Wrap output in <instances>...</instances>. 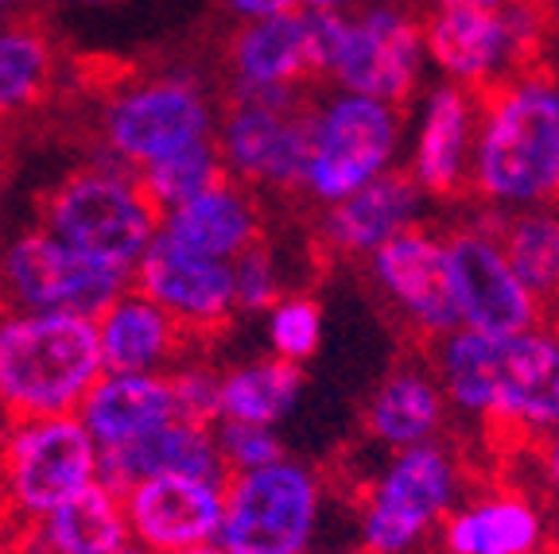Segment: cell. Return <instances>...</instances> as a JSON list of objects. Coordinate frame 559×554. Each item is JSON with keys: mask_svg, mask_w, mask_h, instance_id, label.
<instances>
[{"mask_svg": "<svg viewBox=\"0 0 559 554\" xmlns=\"http://www.w3.org/2000/svg\"><path fill=\"white\" fill-rule=\"evenodd\" d=\"M431 373L451 416L533 446L559 431V329L551 322L506 338L454 329L436 341Z\"/></svg>", "mask_w": 559, "mask_h": 554, "instance_id": "cell-1", "label": "cell"}, {"mask_svg": "<svg viewBox=\"0 0 559 554\" xmlns=\"http://www.w3.org/2000/svg\"><path fill=\"white\" fill-rule=\"evenodd\" d=\"M466 194L489 214L559 202V70L533 67L478 97Z\"/></svg>", "mask_w": 559, "mask_h": 554, "instance_id": "cell-2", "label": "cell"}, {"mask_svg": "<svg viewBox=\"0 0 559 554\" xmlns=\"http://www.w3.org/2000/svg\"><path fill=\"white\" fill-rule=\"evenodd\" d=\"M97 329L79 314H0V419L79 416L102 381Z\"/></svg>", "mask_w": 559, "mask_h": 554, "instance_id": "cell-3", "label": "cell"}, {"mask_svg": "<svg viewBox=\"0 0 559 554\" xmlns=\"http://www.w3.org/2000/svg\"><path fill=\"white\" fill-rule=\"evenodd\" d=\"M428 70L439 82L489 94L513 74L551 62L544 0H506L501 9H431L419 16Z\"/></svg>", "mask_w": 559, "mask_h": 554, "instance_id": "cell-4", "label": "cell"}, {"mask_svg": "<svg viewBox=\"0 0 559 554\" xmlns=\"http://www.w3.org/2000/svg\"><path fill=\"white\" fill-rule=\"evenodd\" d=\"M39 217L67 249L129 276L159 233V209L140 191L136 171L109 156L55 182L39 198Z\"/></svg>", "mask_w": 559, "mask_h": 554, "instance_id": "cell-5", "label": "cell"}, {"mask_svg": "<svg viewBox=\"0 0 559 554\" xmlns=\"http://www.w3.org/2000/svg\"><path fill=\"white\" fill-rule=\"evenodd\" d=\"M466 496V461L447 438L393 450L361 501V554H412Z\"/></svg>", "mask_w": 559, "mask_h": 554, "instance_id": "cell-6", "label": "cell"}, {"mask_svg": "<svg viewBox=\"0 0 559 554\" xmlns=\"http://www.w3.org/2000/svg\"><path fill=\"white\" fill-rule=\"evenodd\" d=\"M401 147L404 109L342 89L314 97L299 194L314 206H334L358 186L393 171Z\"/></svg>", "mask_w": 559, "mask_h": 554, "instance_id": "cell-7", "label": "cell"}, {"mask_svg": "<svg viewBox=\"0 0 559 554\" xmlns=\"http://www.w3.org/2000/svg\"><path fill=\"white\" fill-rule=\"evenodd\" d=\"M97 442L79 416L24 419L0 431V523L20 535L97 481Z\"/></svg>", "mask_w": 559, "mask_h": 554, "instance_id": "cell-8", "label": "cell"}, {"mask_svg": "<svg viewBox=\"0 0 559 554\" xmlns=\"http://www.w3.org/2000/svg\"><path fill=\"white\" fill-rule=\"evenodd\" d=\"M307 86L292 89H234L222 124H214L222 167L249 191L296 194L307 164Z\"/></svg>", "mask_w": 559, "mask_h": 554, "instance_id": "cell-9", "label": "cell"}, {"mask_svg": "<svg viewBox=\"0 0 559 554\" xmlns=\"http://www.w3.org/2000/svg\"><path fill=\"white\" fill-rule=\"evenodd\" d=\"M323 511V477L288 454L229 473L222 485L218 543L229 554H304Z\"/></svg>", "mask_w": 559, "mask_h": 554, "instance_id": "cell-10", "label": "cell"}, {"mask_svg": "<svg viewBox=\"0 0 559 554\" xmlns=\"http://www.w3.org/2000/svg\"><path fill=\"white\" fill-rule=\"evenodd\" d=\"M428 79V51L419 16L401 0L358 4L342 16L326 82L342 94L408 109Z\"/></svg>", "mask_w": 559, "mask_h": 554, "instance_id": "cell-11", "label": "cell"}, {"mask_svg": "<svg viewBox=\"0 0 559 554\" xmlns=\"http://www.w3.org/2000/svg\"><path fill=\"white\" fill-rule=\"evenodd\" d=\"M132 276L67 249L47 229H27L0 249V314H79L94 322Z\"/></svg>", "mask_w": 559, "mask_h": 554, "instance_id": "cell-12", "label": "cell"}, {"mask_svg": "<svg viewBox=\"0 0 559 554\" xmlns=\"http://www.w3.org/2000/svg\"><path fill=\"white\" fill-rule=\"evenodd\" d=\"M97 132L105 156L136 171L179 147L214 140V105L194 74L175 70L117 89L105 101Z\"/></svg>", "mask_w": 559, "mask_h": 554, "instance_id": "cell-13", "label": "cell"}, {"mask_svg": "<svg viewBox=\"0 0 559 554\" xmlns=\"http://www.w3.org/2000/svg\"><path fill=\"white\" fill-rule=\"evenodd\" d=\"M498 214L481 209V217H471L463 226L443 233L447 261H451V284H454V306H459V329L486 334V338H506L521 334L540 322H548V311L513 264L506 261L498 237Z\"/></svg>", "mask_w": 559, "mask_h": 554, "instance_id": "cell-14", "label": "cell"}, {"mask_svg": "<svg viewBox=\"0 0 559 554\" xmlns=\"http://www.w3.org/2000/svg\"><path fill=\"white\" fill-rule=\"evenodd\" d=\"M369 284L384 303L404 318V326L424 341H439L459 329L451 261L443 233L431 226H412L366 256Z\"/></svg>", "mask_w": 559, "mask_h": 554, "instance_id": "cell-15", "label": "cell"}, {"mask_svg": "<svg viewBox=\"0 0 559 554\" xmlns=\"http://www.w3.org/2000/svg\"><path fill=\"white\" fill-rule=\"evenodd\" d=\"M132 291L159 306L171 322H179L187 338H214L237 314L234 276L226 261H210L171 244L164 233L152 237L144 256L132 268Z\"/></svg>", "mask_w": 559, "mask_h": 554, "instance_id": "cell-16", "label": "cell"}, {"mask_svg": "<svg viewBox=\"0 0 559 554\" xmlns=\"http://www.w3.org/2000/svg\"><path fill=\"white\" fill-rule=\"evenodd\" d=\"M408 140V179L424 198H459L471 182L474 129H478V94L451 82H436L416 97Z\"/></svg>", "mask_w": 559, "mask_h": 554, "instance_id": "cell-17", "label": "cell"}, {"mask_svg": "<svg viewBox=\"0 0 559 554\" xmlns=\"http://www.w3.org/2000/svg\"><path fill=\"white\" fill-rule=\"evenodd\" d=\"M129 543L148 554H175L199 543H218L222 481L159 473L121 493Z\"/></svg>", "mask_w": 559, "mask_h": 554, "instance_id": "cell-18", "label": "cell"}, {"mask_svg": "<svg viewBox=\"0 0 559 554\" xmlns=\"http://www.w3.org/2000/svg\"><path fill=\"white\" fill-rule=\"evenodd\" d=\"M424 191L408 179L404 167L384 171L381 179L366 182L334 206L319 214V244L346 261H366L384 241L424 221Z\"/></svg>", "mask_w": 559, "mask_h": 554, "instance_id": "cell-19", "label": "cell"}, {"mask_svg": "<svg viewBox=\"0 0 559 554\" xmlns=\"http://www.w3.org/2000/svg\"><path fill=\"white\" fill-rule=\"evenodd\" d=\"M548 511L524 489L466 493L439 523L443 554H544L548 551Z\"/></svg>", "mask_w": 559, "mask_h": 554, "instance_id": "cell-20", "label": "cell"}, {"mask_svg": "<svg viewBox=\"0 0 559 554\" xmlns=\"http://www.w3.org/2000/svg\"><path fill=\"white\" fill-rule=\"evenodd\" d=\"M229 79L234 89H292L323 79L311 12L296 9L241 24L229 44Z\"/></svg>", "mask_w": 559, "mask_h": 554, "instance_id": "cell-21", "label": "cell"}, {"mask_svg": "<svg viewBox=\"0 0 559 554\" xmlns=\"http://www.w3.org/2000/svg\"><path fill=\"white\" fill-rule=\"evenodd\" d=\"M159 473L202 477V481H222L226 485L229 473L222 466L214 426L171 419V423L140 434V438L109 446L97 458V481L117 489V493H124V489L144 481V477H159Z\"/></svg>", "mask_w": 559, "mask_h": 554, "instance_id": "cell-22", "label": "cell"}, {"mask_svg": "<svg viewBox=\"0 0 559 554\" xmlns=\"http://www.w3.org/2000/svg\"><path fill=\"white\" fill-rule=\"evenodd\" d=\"M105 373H171L191 357L194 341L140 291L117 294L94 318Z\"/></svg>", "mask_w": 559, "mask_h": 554, "instance_id": "cell-23", "label": "cell"}, {"mask_svg": "<svg viewBox=\"0 0 559 554\" xmlns=\"http://www.w3.org/2000/svg\"><path fill=\"white\" fill-rule=\"evenodd\" d=\"M261 206H257L253 191L234 182L226 174L222 182L206 186L183 206L159 214V233L179 249L194 252V256H210V261H234L237 252L261 241Z\"/></svg>", "mask_w": 559, "mask_h": 554, "instance_id": "cell-24", "label": "cell"}, {"mask_svg": "<svg viewBox=\"0 0 559 554\" xmlns=\"http://www.w3.org/2000/svg\"><path fill=\"white\" fill-rule=\"evenodd\" d=\"M451 423L443 388L424 364H401L373 388L366 404V434L384 450H408L443 438Z\"/></svg>", "mask_w": 559, "mask_h": 554, "instance_id": "cell-25", "label": "cell"}, {"mask_svg": "<svg viewBox=\"0 0 559 554\" xmlns=\"http://www.w3.org/2000/svg\"><path fill=\"white\" fill-rule=\"evenodd\" d=\"M79 419L97 450H109L179 416L167 373H102V381L82 399Z\"/></svg>", "mask_w": 559, "mask_h": 554, "instance_id": "cell-26", "label": "cell"}, {"mask_svg": "<svg viewBox=\"0 0 559 554\" xmlns=\"http://www.w3.org/2000/svg\"><path fill=\"white\" fill-rule=\"evenodd\" d=\"M129 543L121 493L102 481L16 535L20 554H114Z\"/></svg>", "mask_w": 559, "mask_h": 554, "instance_id": "cell-27", "label": "cell"}, {"mask_svg": "<svg viewBox=\"0 0 559 554\" xmlns=\"http://www.w3.org/2000/svg\"><path fill=\"white\" fill-rule=\"evenodd\" d=\"M59 44L39 12L0 27V121L32 113L59 86Z\"/></svg>", "mask_w": 559, "mask_h": 554, "instance_id": "cell-28", "label": "cell"}, {"mask_svg": "<svg viewBox=\"0 0 559 554\" xmlns=\"http://www.w3.org/2000/svg\"><path fill=\"white\" fill-rule=\"evenodd\" d=\"M304 364L280 361V357H261L245 361L218 376V419L229 423L276 426L296 411L304 396Z\"/></svg>", "mask_w": 559, "mask_h": 554, "instance_id": "cell-29", "label": "cell"}, {"mask_svg": "<svg viewBox=\"0 0 559 554\" xmlns=\"http://www.w3.org/2000/svg\"><path fill=\"white\" fill-rule=\"evenodd\" d=\"M506 261L521 276V284L548 306L559 303V202L556 206L521 209V214H498L493 226Z\"/></svg>", "mask_w": 559, "mask_h": 554, "instance_id": "cell-30", "label": "cell"}, {"mask_svg": "<svg viewBox=\"0 0 559 554\" xmlns=\"http://www.w3.org/2000/svg\"><path fill=\"white\" fill-rule=\"evenodd\" d=\"M226 179V167H222L218 144L214 140H199L191 147H179L171 156L152 159V164L136 167L140 191L148 194V202L167 214V209L183 206L194 194H202L206 186Z\"/></svg>", "mask_w": 559, "mask_h": 554, "instance_id": "cell-31", "label": "cell"}, {"mask_svg": "<svg viewBox=\"0 0 559 554\" xmlns=\"http://www.w3.org/2000/svg\"><path fill=\"white\" fill-rule=\"evenodd\" d=\"M323 346V306L311 294H280L269 306V349L292 364L311 361Z\"/></svg>", "mask_w": 559, "mask_h": 554, "instance_id": "cell-32", "label": "cell"}, {"mask_svg": "<svg viewBox=\"0 0 559 554\" xmlns=\"http://www.w3.org/2000/svg\"><path fill=\"white\" fill-rule=\"evenodd\" d=\"M229 276H234V303L245 314L269 311L284 294V276H280V264L272 256V244H264V237L245 252H237L229 261Z\"/></svg>", "mask_w": 559, "mask_h": 554, "instance_id": "cell-33", "label": "cell"}, {"mask_svg": "<svg viewBox=\"0 0 559 554\" xmlns=\"http://www.w3.org/2000/svg\"><path fill=\"white\" fill-rule=\"evenodd\" d=\"M214 442H218L222 466L226 473H245V469H261L284 458V442L276 426H253V423H214Z\"/></svg>", "mask_w": 559, "mask_h": 554, "instance_id": "cell-34", "label": "cell"}, {"mask_svg": "<svg viewBox=\"0 0 559 554\" xmlns=\"http://www.w3.org/2000/svg\"><path fill=\"white\" fill-rule=\"evenodd\" d=\"M167 381H171L175 416L183 419V423H199V426L218 423V373L214 369L183 361L167 373Z\"/></svg>", "mask_w": 559, "mask_h": 554, "instance_id": "cell-35", "label": "cell"}, {"mask_svg": "<svg viewBox=\"0 0 559 554\" xmlns=\"http://www.w3.org/2000/svg\"><path fill=\"white\" fill-rule=\"evenodd\" d=\"M536 481L544 489V501L559 511V431L536 442Z\"/></svg>", "mask_w": 559, "mask_h": 554, "instance_id": "cell-36", "label": "cell"}, {"mask_svg": "<svg viewBox=\"0 0 559 554\" xmlns=\"http://www.w3.org/2000/svg\"><path fill=\"white\" fill-rule=\"evenodd\" d=\"M226 9L234 12L241 24H249V20L280 16V12H296L299 0H226Z\"/></svg>", "mask_w": 559, "mask_h": 554, "instance_id": "cell-37", "label": "cell"}, {"mask_svg": "<svg viewBox=\"0 0 559 554\" xmlns=\"http://www.w3.org/2000/svg\"><path fill=\"white\" fill-rule=\"evenodd\" d=\"M39 12V0H0V16L20 20V16H32Z\"/></svg>", "mask_w": 559, "mask_h": 554, "instance_id": "cell-38", "label": "cell"}, {"mask_svg": "<svg viewBox=\"0 0 559 554\" xmlns=\"http://www.w3.org/2000/svg\"><path fill=\"white\" fill-rule=\"evenodd\" d=\"M548 12V39H551V59H559V0H544Z\"/></svg>", "mask_w": 559, "mask_h": 554, "instance_id": "cell-39", "label": "cell"}, {"mask_svg": "<svg viewBox=\"0 0 559 554\" xmlns=\"http://www.w3.org/2000/svg\"><path fill=\"white\" fill-rule=\"evenodd\" d=\"M361 0H299V9H319V12H349L358 9Z\"/></svg>", "mask_w": 559, "mask_h": 554, "instance_id": "cell-40", "label": "cell"}, {"mask_svg": "<svg viewBox=\"0 0 559 554\" xmlns=\"http://www.w3.org/2000/svg\"><path fill=\"white\" fill-rule=\"evenodd\" d=\"M506 0H436V9H501Z\"/></svg>", "mask_w": 559, "mask_h": 554, "instance_id": "cell-41", "label": "cell"}, {"mask_svg": "<svg viewBox=\"0 0 559 554\" xmlns=\"http://www.w3.org/2000/svg\"><path fill=\"white\" fill-rule=\"evenodd\" d=\"M175 554H229L222 543H199V546H187V551H175Z\"/></svg>", "mask_w": 559, "mask_h": 554, "instance_id": "cell-42", "label": "cell"}, {"mask_svg": "<svg viewBox=\"0 0 559 554\" xmlns=\"http://www.w3.org/2000/svg\"><path fill=\"white\" fill-rule=\"evenodd\" d=\"M4 156H9V129L0 121V171H4Z\"/></svg>", "mask_w": 559, "mask_h": 554, "instance_id": "cell-43", "label": "cell"}, {"mask_svg": "<svg viewBox=\"0 0 559 554\" xmlns=\"http://www.w3.org/2000/svg\"><path fill=\"white\" fill-rule=\"evenodd\" d=\"M114 554H148V551H140V546H136V543H124V546H121V551H114Z\"/></svg>", "mask_w": 559, "mask_h": 554, "instance_id": "cell-44", "label": "cell"}, {"mask_svg": "<svg viewBox=\"0 0 559 554\" xmlns=\"http://www.w3.org/2000/svg\"><path fill=\"white\" fill-rule=\"evenodd\" d=\"M67 4H105V0H67Z\"/></svg>", "mask_w": 559, "mask_h": 554, "instance_id": "cell-45", "label": "cell"}, {"mask_svg": "<svg viewBox=\"0 0 559 554\" xmlns=\"http://www.w3.org/2000/svg\"><path fill=\"white\" fill-rule=\"evenodd\" d=\"M304 554H319V551H304Z\"/></svg>", "mask_w": 559, "mask_h": 554, "instance_id": "cell-46", "label": "cell"}, {"mask_svg": "<svg viewBox=\"0 0 559 554\" xmlns=\"http://www.w3.org/2000/svg\"><path fill=\"white\" fill-rule=\"evenodd\" d=\"M401 4H404V0H401Z\"/></svg>", "mask_w": 559, "mask_h": 554, "instance_id": "cell-47", "label": "cell"}]
</instances>
